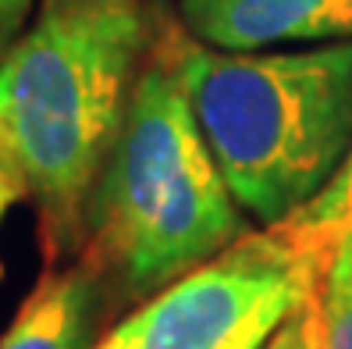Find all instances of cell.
Returning <instances> with one entry per match:
<instances>
[{
	"mask_svg": "<svg viewBox=\"0 0 352 349\" xmlns=\"http://www.w3.org/2000/svg\"><path fill=\"white\" fill-rule=\"evenodd\" d=\"M146 50L142 0H39L0 57V157L25 182L57 253L86 239V203Z\"/></svg>",
	"mask_w": 352,
	"mask_h": 349,
	"instance_id": "cell-1",
	"label": "cell"
},
{
	"mask_svg": "<svg viewBox=\"0 0 352 349\" xmlns=\"http://www.w3.org/2000/svg\"><path fill=\"white\" fill-rule=\"evenodd\" d=\"M164 47L239 207L263 229L302 211L352 147V43L281 54L199 39Z\"/></svg>",
	"mask_w": 352,
	"mask_h": 349,
	"instance_id": "cell-2",
	"label": "cell"
},
{
	"mask_svg": "<svg viewBox=\"0 0 352 349\" xmlns=\"http://www.w3.org/2000/svg\"><path fill=\"white\" fill-rule=\"evenodd\" d=\"M242 235L239 203L164 47L135 78L86 203L93 268L142 303Z\"/></svg>",
	"mask_w": 352,
	"mask_h": 349,
	"instance_id": "cell-3",
	"label": "cell"
},
{
	"mask_svg": "<svg viewBox=\"0 0 352 349\" xmlns=\"http://www.w3.org/2000/svg\"><path fill=\"white\" fill-rule=\"evenodd\" d=\"M320 268L274 229L245 232L217 257L142 299L100 349H263L317 303Z\"/></svg>",
	"mask_w": 352,
	"mask_h": 349,
	"instance_id": "cell-4",
	"label": "cell"
},
{
	"mask_svg": "<svg viewBox=\"0 0 352 349\" xmlns=\"http://www.w3.org/2000/svg\"><path fill=\"white\" fill-rule=\"evenodd\" d=\"M182 22L214 50L352 43V0H182Z\"/></svg>",
	"mask_w": 352,
	"mask_h": 349,
	"instance_id": "cell-5",
	"label": "cell"
},
{
	"mask_svg": "<svg viewBox=\"0 0 352 349\" xmlns=\"http://www.w3.org/2000/svg\"><path fill=\"white\" fill-rule=\"evenodd\" d=\"M100 278L96 268L43 275L0 335V349H96L93 335L103 306Z\"/></svg>",
	"mask_w": 352,
	"mask_h": 349,
	"instance_id": "cell-6",
	"label": "cell"
},
{
	"mask_svg": "<svg viewBox=\"0 0 352 349\" xmlns=\"http://www.w3.org/2000/svg\"><path fill=\"white\" fill-rule=\"evenodd\" d=\"M274 232L299 246L320 271L331 264H352V147L327 186L302 211L274 224Z\"/></svg>",
	"mask_w": 352,
	"mask_h": 349,
	"instance_id": "cell-7",
	"label": "cell"
},
{
	"mask_svg": "<svg viewBox=\"0 0 352 349\" xmlns=\"http://www.w3.org/2000/svg\"><path fill=\"white\" fill-rule=\"evenodd\" d=\"M317 317L324 349H352V264H331L320 271Z\"/></svg>",
	"mask_w": 352,
	"mask_h": 349,
	"instance_id": "cell-8",
	"label": "cell"
},
{
	"mask_svg": "<svg viewBox=\"0 0 352 349\" xmlns=\"http://www.w3.org/2000/svg\"><path fill=\"white\" fill-rule=\"evenodd\" d=\"M263 349H324V335H320V317H317V303L306 306L302 314H296L281 332L267 342Z\"/></svg>",
	"mask_w": 352,
	"mask_h": 349,
	"instance_id": "cell-9",
	"label": "cell"
},
{
	"mask_svg": "<svg viewBox=\"0 0 352 349\" xmlns=\"http://www.w3.org/2000/svg\"><path fill=\"white\" fill-rule=\"evenodd\" d=\"M39 0H0V57H4L14 39L25 32V25L32 22Z\"/></svg>",
	"mask_w": 352,
	"mask_h": 349,
	"instance_id": "cell-10",
	"label": "cell"
},
{
	"mask_svg": "<svg viewBox=\"0 0 352 349\" xmlns=\"http://www.w3.org/2000/svg\"><path fill=\"white\" fill-rule=\"evenodd\" d=\"M29 196V189H25V182L14 175V168L0 157V224H4V218L11 214V207L18 200H25Z\"/></svg>",
	"mask_w": 352,
	"mask_h": 349,
	"instance_id": "cell-11",
	"label": "cell"
},
{
	"mask_svg": "<svg viewBox=\"0 0 352 349\" xmlns=\"http://www.w3.org/2000/svg\"><path fill=\"white\" fill-rule=\"evenodd\" d=\"M0 275H4V264H0Z\"/></svg>",
	"mask_w": 352,
	"mask_h": 349,
	"instance_id": "cell-12",
	"label": "cell"
},
{
	"mask_svg": "<svg viewBox=\"0 0 352 349\" xmlns=\"http://www.w3.org/2000/svg\"><path fill=\"white\" fill-rule=\"evenodd\" d=\"M96 349H100V346H96Z\"/></svg>",
	"mask_w": 352,
	"mask_h": 349,
	"instance_id": "cell-13",
	"label": "cell"
}]
</instances>
